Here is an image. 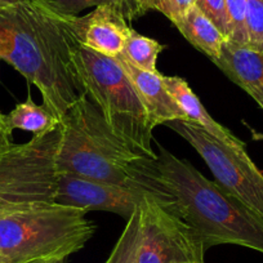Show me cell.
Instances as JSON below:
<instances>
[{"instance_id":"cell-13","label":"cell","mask_w":263,"mask_h":263,"mask_svg":"<svg viewBox=\"0 0 263 263\" xmlns=\"http://www.w3.org/2000/svg\"><path fill=\"white\" fill-rule=\"evenodd\" d=\"M163 82L165 84L166 89L169 90V93L176 98L179 107L186 114L187 121H191V123L201 126L208 133H211L213 137L218 138V140L227 143V145L234 146V147L245 146V143L241 140H239L234 133H231L229 129L217 123L209 115L203 103L200 102V100L197 98V96L195 95L194 90L190 88V85L187 84L183 78L164 77L163 75Z\"/></svg>"},{"instance_id":"cell-30","label":"cell","mask_w":263,"mask_h":263,"mask_svg":"<svg viewBox=\"0 0 263 263\" xmlns=\"http://www.w3.org/2000/svg\"><path fill=\"white\" fill-rule=\"evenodd\" d=\"M0 260H2V259H0Z\"/></svg>"},{"instance_id":"cell-9","label":"cell","mask_w":263,"mask_h":263,"mask_svg":"<svg viewBox=\"0 0 263 263\" xmlns=\"http://www.w3.org/2000/svg\"><path fill=\"white\" fill-rule=\"evenodd\" d=\"M147 195L151 194L137 183H112L70 173H58L54 203L87 212H111L128 221Z\"/></svg>"},{"instance_id":"cell-11","label":"cell","mask_w":263,"mask_h":263,"mask_svg":"<svg viewBox=\"0 0 263 263\" xmlns=\"http://www.w3.org/2000/svg\"><path fill=\"white\" fill-rule=\"evenodd\" d=\"M213 63L263 110V52L226 40Z\"/></svg>"},{"instance_id":"cell-19","label":"cell","mask_w":263,"mask_h":263,"mask_svg":"<svg viewBox=\"0 0 263 263\" xmlns=\"http://www.w3.org/2000/svg\"><path fill=\"white\" fill-rule=\"evenodd\" d=\"M226 3L229 36L227 40L248 45L247 24H245V0H224Z\"/></svg>"},{"instance_id":"cell-29","label":"cell","mask_w":263,"mask_h":263,"mask_svg":"<svg viewBox=\"0 0 263 263\" xmlns=\"http://www.w3.org/2000/svg\"><path fill=\"white\" fill-rule=\"evenodd\" d=\"M0 60H2V58H0Z\"/></svg>"},{"instance_id":"cell-12","label":"cell","mask_w":263,"mask_h":263,"mask_svg":"<svg viewBox=\"0 0 263 263\" xmlns=\"http://www.w3.org/2000/svg\"><path fill=\"white\" fill-rule=\"evenodd\" d=\"M115 58L135 84L154 126L173 120L187 121L186 114L179 107L176 98L166 89L160 72H148L137 69L120 54Z\"/></svg>"},{"instance_id":"cell-26","label":"cell","mask_w":263,"mask_h":263,"mask_svg":"<svg viewBox=\"0 0 263 263\" xmlns=\"http://www.w3.org/2000/svg\"><path fill=\"white\" fill-rule=\"evenodd\" d=\"M24 2V0H0V9L8 8V7L14 6V4H18Z\"/></svg>"},{"instance_id":"cell-22","label":"cell","mask_w":263,"mask_h":263,"mask_svg":"<svg viewBox=\"0 0 263 263\" xmlns=\"http://www.w3.org/2000/svg\"><path fill=\"white\" fill-rule=\"evenodd\" d=\"M120 8L126 20H137L148 11L160 12V0H120Z\"/></svg>"},{"instance_id":"cell-16","label":"cell","mask_w":263,"mask_h":263,"mask_svg":"<svg viewBox=\"0 0 263 263\" xmlns=\"http://www.w3.org/2000/svg\"><path fill=\"white\" fill-rule=\"evenodd\" d=\"M164 49V45L155 39L138 34L132 29L124 44L121 57L125 58L129 63L136 66L137 69L148 72H156L158 57Z\"/></svg>"},{"instance_id":"cell-24","label":"cell","mask_w":263,"mask_h":263,"mask_svg":"<svg viewBox=\"0 0 263 263\" xmlns=\"http://www.w3.org/2000/svg\"><path fill=\"white\" fill-rule=\"evenodd\" d=\"M11 145V135L7 130L6 125H4L3 115L0 114V150H4V148L9 147Z\"/></svg>"},{"instance_id":"cell-14","label":"cell","mask_w":263,"mask_h":263,"mask_svg":"<svg viewBox=\"0 0 263 263\" xmlns=\"http://www.w3.org/2000/svg\"><path fill=\"white\" fill-rule=\"evenodd\" d=\"M173 25L197 50L212 61L218 58L222 45L227 40L226 35L195 4Z\"/></svg>"},{"instance_id":"cell-3","label":"cell","mask_w":263,"mask_h":263,"mask_svg":"<svg viewBox=\"0 0 263 263\" xmlns=\"http://www.w3.org/2000/svg\"><path fill=\"white\" fill-rule=\"evenodd\" d=\"M58 173L130 184L132 165L141 154L111 130L100 108L83 93L60 119Z\"/></svg>"},{"instance_id":"cell-25","label":"cell","mask_w":263,"mask_h":263,"mask_svg":"<svg viewBox=\"0 0 263 263\" xmlns=\"http://www.w3.org/2000/svg\"><path fill=\"white\" fill-rule=\"evenodd\" d=\"M69 258H42V259H34L26 263H67Z\"/></svg>"},{"instance_id":"cell-8","label":"cell","mask_w":263,"mask_h":263,"mask_svg":"<svg viewBox=\"0 0 263 263\" xmlns=\"http://www.w3.org/2000/svg\"><path fill=\"white\" fill-rule=\"evenodd\" d=\"M140 212L138 263L204 262L206 249L200 237L155 196L143 197Z\"/></svg>"},{"instance_id":"cell-20","label":"cell","mask_w":263,"mask_h":263,"mask_svg":"<svg viewBox=\"0 0 263 263\" xmlns=\"http://www.w3.org/2000/svg\"><path fill=\"white\" fill-rule=\"evenodd\" d=\"M194 4L226 35V37L229 36V24H227L224 0H194Z\"/></svg>"},{"instance_id":"cell-27","label":"cell","mask_w":263,"mask_h":263,"mask_svg":"<svg viewBox=\"0 0 263 263\" xmlns=\"http://www.w3.org/2000/svg\"><path fill=\"white\" fill-rule=\"evenodd\" d=\"M187 263H205V262H187Z\"/></svg>"},{"instance_id":"cell-4","label":"cell","mask_w":263,"mask_h":263,"mask_svg":"<svg viewBox=\"0 0 263 263\" xmlns=\"http://www.w3.org/2000/svg\"><path fill=\"white\" fill-rule=\"evenodd\" d=\"M71 63L83 93L100 108L111 130L133 151L156 158L153 150L155 126L120 62L78 44Z\"/></svg>"},{"instance_id":"cell-21","label":"cell","mask_w":263,"mask_h":263,"mask_svg":"<svg viewBox=\"0 0 263 263\" xmlns=\"http://www.w3.org/2000/svg\"><path fill=\"white\" fill-rule=\"evenodd\" d=\"M52 3L58 11L70 16H78L82 11L92 7L96 8L101 6L120 7V0H52Z\"/></svg>"},{"instance_id":"cell-10","label":"cell","mask_w":263,"mask_h":263,"mask_svg":"<svg viewBox=\"0 0 263 263\" xmlns=\"http://www.w3.org/2000/svg\"><path fill=\"white\" fill-rule=\"evenodd\" d=\"M71 26L78 44L108 57L123 52L132 30L118 6H101L83 17L72 16Z\"/></svg>"},{"instance_id":"cell-5","label":"cell","mask_w":263,"mask_h":263,"mask_svg":"<svg viewBox=\"0 0 263 263\" xmlns=\"http://www.w3.org/2000/svg\"><path fill=\"white\" fill-rule=\"evenodd\" d=\"M88 212L58 203L44 204L0 218V259L26 263L42 258H69L96 232Z\"/></svg>"},{"instance_id":"cell-6","label":"cell","mask_w":263,"mask_h":263,"mask_svg":"<svg viewBox=\"0 0 263 263\" xmlns=\"http://www.w3.org/2000/svg\"><path fill=\"white\" fill-rule=\"evenodd\" d=\"M60 124L29 142L0 150V218L54 203Z\"/></svg>"},{"instance_id":"cell-15","label":"cell","mask_w":263,"mask_h":263,"mask_svg":"<svg viewBox=\"0 0 263 263\" xmlns=\"http://www.w3.org/2000/svg\"><path fill=\"white\" fill-rule=\"evenodd\" d=\"M3 120L9 135L14 129H22L32 136H42L60 124V120L44 105H36L30 95L25 102L18 103L11 112L3 115Z\"/></svg>"},{"instance_id":"cell-18","label":"cell","mask_w":263,"mask_h":263,"mask_svg":"<svg viewBox=\"0 0 263 263\" xmlns=\"http://www.w3.org/2000/svg\"><path fill=\"white\" fill-rule=\"evenodd\" d=\"M248 45L263 52V0H245Z\"/></svg>"},{"instance_id":"cell-2","label":"cell","mask_w":263,"mask_h":263,"mask_svg":"<svg viewBox=\"0 0 263 263\" xmlns=\"http://www.w3.org/2000/svg\"><path fill=\"white\" fill-rule=\"evenodd\" d=\"M71 17L52 0H24L0 9V58L40 90L60 120L83 95L71 63L78 45Z\"/></svg>"},{"instance_id":"cell-17","label":"cell","mask_w":263,"mask_h":263,"mask_svg":"<svg viewBox=\"0 0 263 263\" xmlns=\"http://www.w3.org/2000/svg\"><path fill=\"white\" fill-rule=\"evenodd\" d=\"M141 236L140 205L126 221L123 232L105 263H138V247Z\"/></svg>"},{"instance_id":"cell-7","label":"cell","mask_w":263,"mask_h":263,"mask_svg":"<svg viewBox=\"0 0 263 263\" xmlns=\"http://www.w3.org/2000/svg\"><path fill=\"white\" fill-rule=\"evenodd\" d=\"M165 125L197 151L222 189L263 217V174L249 158L245 146L227 145L191 121L173 120Z\"/></svg>"},{"instance_id":"cell-23","label":"cell","mask_w":263,"mask_h":263,"mask_svg":"<svg viewBox=\"0 0 263 263\" xmlns=\"http://www.w3.org/2000/svg\"><path fill=\"white\" fill-rule=\"evenodd\" d=\"M192 6L194 0H160V12L176 24Z\"/></svg>"},{"instance_id":"cell-28","label":"cell","mask_w":263,"mask_h":263,"mask_svg":"<svg viewBox=\"0 0 263 263\" xmlns=\"http://www.w3.org/2000/svg\"><path fill=\"white\" fill-rule=\"evenodd\" d=\"M0 263H6V262H4V260H0Z\"/></svg>"},{"instance_id":"cell-1","label":"cell","mask_w":263,"mask_h":263,"mask_svg":"<svg viewBox=\"0 0 263 263\" xmlns=\"http://www.w3.org/2000/svg\"><path fill=\"white\" fill-rule=\"evenodd\" d=\"M156 158L141 155L130 168L133 182L189 224L209 248L234 244L263 253V217L209 181L190 161L160 143Z\"/></svg>"}]
</instances>
